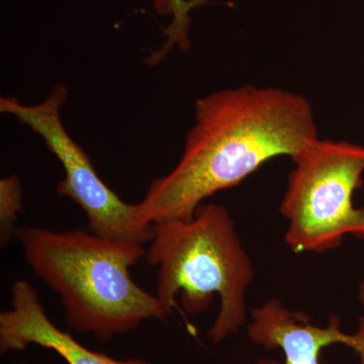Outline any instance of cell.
Segmentation results:
<instances>
[{"instance_id": "cell-1", "label": "cell", "mask_w": 364, "mask_h": 364, "mask_svg": "<svg viewBox=\"0 0 364 364\" xmlns=\"http://www.w3.org/2000/svg\"><path fill=\"white\" fill-rule=\"evenodd\" d=\"M318 139L312 107L301 95L243 86L200 97L181 160L150 184L136 203L139 217L147 225L191 219L205 198Z\"/></svg>"}, {"instance_id": "cell-2", "label": "cell", "mask_w": 364, "mask_h": 364, "mask_svg": "<svg viewBox=\"0 0 364 364\" xmlns=\"http://www.w3.org/2000/svg\"><path fill=\"white\" fill-rule=\"evenodd\" d=\"M26 263L60 296L67 323L102 342L169 313L155 294L132 279L130 268L145 255L140 244L91 233L18 228Z\"/></svg>"}, {"instance_id": "cell-3", "label": "cell", "mask_w": 364, "mask_h": 364, "mask_svg": "<svg viewBox=\"0 0 364 364\" xmlns=\"http://www.w3.org/2000/svg\"><path fill=\"white\" fill-rule=\"evenodd\" d=\"M150 243L147 261L158 267L155 296L167 312L178 296L186 312H205L218 294L220 310L208 331L213 343L246 324L253 267L224 205L202 203L191 219L155 224Z\"/></svg>"}, {"instance_id": "cell-4", "label": "cell", "mask_w": 364, "mask_h": 364, "mask_svg": "<svg viewBox=\"0 0 364 364\" xmlns=\"http://www.w3.org/2000/svg\"><path fill=\"white\" fill-rule=\"evenodd\" d=\"M291 159L279 208L289 222V248L324 253L339 247L346 235L364 239V208L353 205L363 184L364 147L318 139Z\"/></svg>"}, {"instance_id": "cell-5", "label": "cell", "mask_w": 364, "mask_h": 364, "mask_svg": "<svg viewBox=\"0 0 364 364\" xmlns=\"http://www.w3.org/2000/svg\"><path fill=\"white\" fill-rule=\"evenodd\" d=\"M67 98L66 86L58 85L38 105H26L13 97H1L0 112L16 117L42 136L65 171V177L57 186V193L82 208L87 217L88 231L112 240L140 245L150 243L154 225L142 222L138 205L124 203L102 181L85 151L67 133L61 117Z\"/></svg>"}, {"instance_id": "cell-6", "label": "cell", "mask_w": 364, "mask_h": 364, "mask_svg": "<svg viewBox=\"0 0 364 364\" xmlns=\"http://www.w3.org/2000/svg\"><path fill=\"white\" fill-rule=\"evenodd\" d=\"M250 317L249 338L268 350H282V364H364V318L358 333L347 334L337 316L327 327H318L306 314L291 312L274 299L254 308ZM256 364L282 363L262 358Z\"/></svg>"}, {"instance_id": "cell-7", "label": "cell", "mask_w": 364, "mask_h": 364, "mask_svg": "<svg viewBox=\"0 0 364 364\" xmlns=\"http://www.w3.org/2000/svg\"><path fill=\"white\" fill-rule=\"evenodd\" d=\"M11 308L0 313V352L25 350L31 345L51 349L68 364H151L143 359L117 360L90 350L51 322L35 287L18 280L11 287Z\"/></svg>"}, {"instance_id": "cell-8", "label": "cell", "mask_w": 364, "mask_h": 364, "mask_svg": "<svg viewBox=\"0 0 364 364\" xmlns=\"http://www.w3.org/2000/svg\"><path fill=\"white\" fill-rule=\"evenodd\" d=\"M153 9L158 16H169L171 23L165 30L167 40L161 50L149 59L150 64L159 63L174 47L186 51L191 47V11L196 6L207 4V0H150Z\"/></svg>"}, {"instance_id": "cell-9", "label": "cell", "mask_w": 364, "mask_h": 364, "mask_svg": "<svg viewBox=\"0 0 364 364\" xmlns=\"http://www.w3.org/2000/svg\"><path fill=\"white\" fill-rule=\"evenodd\" d=\"M21 179L11 176L0 181V243L6 247L16 238L18 228L14 226L23 210Z\"/></svg>"}, {"instance_id": "cell-10", "label": "cell", "mask_w": 364, "mask_h": 364, "mask_svg": "<svg viewBox=\"0 0 364 364\" xmlns=\"http://www.w3.org/2000/svg\"><path fill=\"white\" fill-rule=\"evenodd\" d=\"M358 299L364 310V279L361 282L360 286H359Z\"/></svg>"}, {"instance_id": "cell-11", "label": "cell", "mask_w": 364, "mask_h": 364, "mask_svg": "<svg viewBox=\"0 0 364 364\" xmlns=\"http://www.w3.org/2000/svg\"><path fill=\"white\" fill-rule=\"evenodd\" d=\"M14 364H26L25 363H14Z\"/></svg>"}]
</instances>
